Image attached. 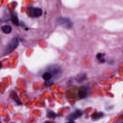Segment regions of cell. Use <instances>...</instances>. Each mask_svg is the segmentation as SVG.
<instances>
[{
    "label": "cell",
    "mask_w": 123,
    "mask_h": 123,
    "mask_svg": "<svg viewBox=\"0 0 123 123\" xmlns=\"http://www.w3.org/2000/svg\"><path fill=\"white\" fill-rule=\"evenodd\" d=\"M18 45L19 41L18 38L17 37L12 38L6 45L4 51V54H8L11 53L17 48Z\"/></svg>",
    "instance_id": "1"
},
{
    "label": "cell",
    "mask_w": 123,
    "mask_h": 123,
    "mask_svg": "<svg viewBox=\"0 0 123 123\" xmlns=\"http://www.w3.org/2000/svg\"><path fill=\"white\" fill-rule=\"evenodd\" d=\"M47 72H49L52 75V78L58 79L60 77L62 73L61 67L57 65H52L49 66L47 69Z\"/></svg>",
    "instance_id": "2"
},
{
    "label": "cell",
    "mask_w": 123,
    "mask_h": 123,
    "mask_svg": "<svg viewBox=\"0 0 123 123\" xmlns=\"http://www.w3.org/2000/svg\"><path fill=\"white\" fill-rule=\"evenodd\" d=\"M58 23L62 27L66 29H70L73 26L72 21L69 18L66 17H60L58 19Z\"/></svg>",
    "instance_id": "3"
},
{
    "label": "cell",
    "mask_w": 123,
    "mask_h": 123,
    "mask_svg": "<svg viewBox=\"0 0 123 123\" xmlns=\"http://www.w3.org/2000/svg\"><path fill=\"white\" fill-rule=\"evenodd\" d=\"M42 10L40 8L32 7L29 8V13L32 17H38L42 14Z\"/></svg>",
    "instance_id": "4"
},
{
    "label": "cell",
    "mask_w": 123,
    "mask_h": 123,
    "mask_svg": "<svg viewBox=\"0 0 123 123\" xmlns=\"http://www.w3.org/2000/svg\"><path fill=\"white\" fill-rule=\"evenodd\" d=\"M83 114V112L82 111L77 110L69 114L67 117V119L69 121H74L75 120L81 117Z\"/></svg>",
    "instance_id": "5"
},
{
    "label": "cell",
    "mask_w": 123,
    "mask_h": 123,
    "mask_svg": "<svg viewBox=\"0 0 123 123\" xmlns=\"http://www.w3.org/2000/svg\"><path fill=\"white\" fill-rule=\"evenodd\" d=\"M78 94L79 97L80 98L83 99V98H85L88 94L87 88L85 86H81L78 90Z\"/></svg>",
    "instance_id": "6"
},
{
    "label": "cell",
    "mask_w": 123,
    "mask_h": 123,
    "mask_svg": "<svg viewBox=\"0 0 123 123\" xmlns=\"http://www.w3.org/2000/svg\"><path fill=\"white\" fill-rule=\"evenodd\" d=\"M104 115V114L102 112H97L94 113L91 115V118L93 121L98 120L102 118Z\"/></svg>",
    "instance_id": "7"
},
{
    "label": "cell",
    "mask_w": 123,
    "mask_h": 123,
    "mask_svg": "<svg viewBox=\"0 0 123 123\" xmlns=\"http://www.w3.org/2000/svg\"><path fill=\"white\" fill-rule=\"evenodd\" d=\"M10 96L16 102V103L18 105H22V102L20 101L19 98L18 97L17 93L15 92H14V91L11 92V93L10 94Z\"/></svg>",
    "instance_id": "8"
},
{
    "label": "cell",
    "mask_w": 123,
    "mask_h": 123,
    "mask_svg": "<svg viewBox=\"0 0 123 123\" xmlns=\"http://www.w3.org/2000/svg\"><path fill=\"white\" fill-rule=\"evenodd\" d=\"M1 29L3 33L5 34H9L11 32L12 28V27L9 25H5L1 27Z\"/></svg>",
    "instance_id": "9"
},
{
    "label": "cell",
    "mask_w": 123,
    "mask_h": 123,
    "mask_svg": "<svg viewBox=\"0 0 123 123\" xmlns=\"http://www.w3.org/2000/svg\"><path fill=\"white\" fill-rule=\"evenodd\" d=\"M12 22L13 24L16 26H18L19 25L18 18L15 13H13L12 16Z\"/></svg>",
    "instance_id": "10"
},
{
    "label": "cell",
    "mask_w": 123,
    "mask_h": 123,
    "mask_svg": "<svg viewBox=\"0 0 123 123\" xmlns=\"http://www.w3.org/2000/svg\"><path fill=\"white\" fill-rule=\"evenodd\" d=\"M42 78L46 81H49V80H50V79L52 78V75L49 72L47 71L43 74Z\"/></svg>",
    "instance_id": "11"
},
{
    "label": "cell",
    "mask_w": 123,
    "mask_h": 123,
    "mask_svg": "<svg viewBox=\"0 0 123 123\" xmlns=\"http://www.w3.org/2000/svg\"><path fill=\"white\" fill-rule=\"evenodd\" d=\"M104 55H105V54L104 53H98V54H97L96 57H97V59L100 62L103 63L105 62V59L103 58Z\"/></svg>",
    "instance_id": "12"
},
{
    "label": "cell",
    "mask_w": 123,
    "mask_h": 123,
    "mask_svg": "<svg viewBox=\"0 0 123 123\" xmlns=\"http://www.w3.org/2000/svg\"><path fill=\"white\" fill-rule=\"evenodd\" d=\"M55 116H56V114L51 111H49L47 113V116H48L49 118H53Z\"/></svg>",
    "instance_id": "13"
},
{
    "label": "cell",
    "mask_w": 123,
    "mask_h": 123,
    "mask_svg": "<svg viewBox=\"0 0 123 123\" xmlns=\"http://www.w3.org/2000/svg\"><path fill=\"white\" fill-rule=\"evenodd\" d=\"M86 77V75L85 74H80L79 76L77 77V80L78 81H82L85 79Z\"/></svg>",
    "instance_id": "14"
},
{
    "label": "cell",
    "mask_w": 123,
    "mask_h": 123,
    "mask_svg": "<svg viewBox=\"0 0 123 123\" xmlns=\"http://www.w3.org/2000/svg\"><path fill=\"white\" fill-rule=\"evenodd\" d=\"M53 84V82L52 81H51V80L46 81H45V86H50V85H52Z\"/></svg>",
    "instance_id": "15"
},
{
    "label": "cell",
    "mask_w": 123,
    "mask_h": 123,
    "mask_svg": "<svg viewBox=\"0 0 123 123\" xmlns=\"http://www.w3.org/2000/svg\"><path fill=\"white\" fill-rule=\"evenodd\" d=\"M43 123H55L54 122H52V121H46L45 122H44Z\"/></svg>",
    "instance_id": "16"
},
{
    "label": "cell",
    "mask_w": 123,
    "mask_h": 123,
    "mask_svg": "<svg viewBox=\"0 0 123 123\" xmlns=\"http://www.w3.org/2000/svg\"><path fill=\"white\" fill-rule=\"evenodd\" d=\"M65 123H75V122L74 121H68Z\"/></svg>",
    "instance_id": "17"
},
{
    "label": "cell",
    "mask_w": 123,
    "mask_h": 123,
    "mask_svg": "<svg viewBox=\"0 0 123 123\" xmlns=\"http://www.w3.org/2000/svg\"><path fill=\"white\" fill-rule=\"evenodd\" d=\"M2 67V64H1V62H0V69Z\"/></svg>",
    "instance_id": "18"
},
{
    "label": "cell",
    "mask_w": 123,
    "mask_h": 123,
    "mask_svg": "<svg viewBox=\"0 0 123 123\" xmlns=\"http://www.w3.org/2000/svg\"><path fill=\"white\" fill-rule=\"evenodd\" d=\"M123 123V122H122V123Z\"/></svg>",
    "instance_id": "19"
}]
</instances>
